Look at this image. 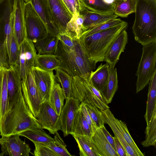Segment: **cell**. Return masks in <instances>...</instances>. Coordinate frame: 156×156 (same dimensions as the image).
Segmentation results:
<instances>
[{
	"mask_svg": "<svg viewBox=\"0 0 156 156\" xmlns=\"http://www.w3.org/2000/svg\"><path fill=\"white\" fill-rule=\"evenodd\" d=\"M53 20L59 33H64L72 16L61 0H48Z\"/></svg>",
	"mask_w": 156,
	"mask_h": 156,
	"instance_id": "16",
	"label": "cell"
},
{
	"mask_svg": "<svg viewBox=\"0 0 156 156\" xmlns=\"http://www.w3.org/2000/svg\"><path fill=\"white\" fill-rule=\"evenodd\" d=\"M39 128L41 127L27 105L23 96L2 119L0 135L19 134Z\"/></svg>",
	"mask_w": 156,
	"mask_h": 156,
	"instance_id": "3",
	"label": "cell"
},
{
	"mask_svg": "<svg viewBox=\"0 0 156 156\" xmlns=\"http://www.w3.org/2000/svg\"><path fill=\"white\" fill-rule=\"evenodd\" d=\"M35 149L34 155L35 156H58L54 151L48 147L40 144L33 142Z\"/></svg>",
	"mask_w": 156,
	"mask_h": 156,
	"instance_id": "43",
	"label": "cell"
},
{
	"mask_svg": "<svg viewBox=\"0 0 156 156\" xmlns=\"http://www.w3.org/2000/svg\"><path fill=\"white\" fill-rule=\"evenodd\" d=\"M65 99L63 90L59 83L55 81L52 90L49 100L51 107L59 115Z\"/></svg>",
	"mask_w": 156,
	"mask_h": 156,
	"instance_id": "31",
	"label": "cell"
},
{
	"mask_svg": "<svg viewBox=\"0 0 156 156\" xmlns=\"http://www.w3.org/2000/svg\"><path fill=\"white\" fill-rule=\"evenodd\" d=\"M80 13L83 16V24L87 30L118 17L114 13L102 14L90 11L86 8Z\"/></svg>",
	"mask_w": 156,
	"mask_h": 156,
	"instance_id": "22",
	"label": "cell"
},
{
	"mask_svg": "<svg viewBox=\"0 0 156 156\" xmlns=\"http://www.w3.org/2000/svg\"><path fill=\"white\" fill-rule=\"evenodd\" d=\"M105 3L108 4L112 3L115 0H103Z\"/></svg>",
	"mask_w": 156,
	"mask_h": 156,
	"instance_id": "50",
	"label": "cell"
},
{
	"mask_svg": "<svg viewBox=\"0 0 156 156\" xmlns=\"http://www.w3.org/2000/svg\"><path fill=\"white\" fill-rule=\"evenodd\" d=\"M20 48L13 37L11 41L9 56L8 58L9 66L16 64Z\"/></svg>",
	"mask_w": 156,
	"mask_h": 156,
	"instance_id": "44",
	"label": "cell"
},
{
	"mask_svg": "<svg viewBox=\"0 0 156 156\" xmlns=\"http://www.w3.org/2000/svg\"><path fill=\"white\" fill-rule=\"evenodd\" d=\"M107 141L116 152L114 137H112L107 130L104 125L101 127Z\"/></svg>",
	"mask_w": 156,
	"mask_h": 156,
	"instance_id": "49",
	"label": "cell"
},
{
	"mask_svg": "<svg viewBox=\"0 0 156 156\" xmlns=\"http://www.w3.org/2000/svg\"><path fill=\"white\" fill-rule=\"evenodd\" d=\"M145 140L141 143L144 147L150 146H156V111L153 113L152 117L147 124L145 132Z\"/></svg>",
	"mask_w": 156,
	"mask_h": 156,
	"instance_id": "35",
	"label": "cell"
},
{
	"mask_svg": "<svg viewBox=\"0 0 156 156\" xmlns=\"http://www.w3.org/2000/svg\"><path fill=\"white\" fill-rule=\"evenodd\" d=\"M124 21L120 18L112 19L99 25L88 29L82 35H89L103 31L121 24Z\"/></svg>",
	"mask_w": 156,
	"mask_h": 156,
	"instance_id": "40",
	"label": "cell"
},
{
	"mask_svg": "<svg viewBox=\"0 0 156 156\" xmlns=\"http://www.w3.org/2000/svg\"><path fill=\"white\" fill-rule=\"evenodd\" d=\"M72 136L78 144L80 156H96L90 144V138L85 136Z\"/></svg>",
	"mask_w": 156,
	"mask_h": 156,
	"instance_id": "38",
	"label": "cell"
},
{
	"mask_svg": "<svg viewBox=\"0 0 156 156\" xmlns=\"http://www.w3.org/2000/svg\"><path fill=\"white\" fill-rule=\"evenodd\" d=\"M25 2L27 3L29 1V0H24Z\"/></svg>",
	"mask_w": 156,
	"mask_h": 156,
	"instance_id": "51",
	"label": "cell"
},
{
	"mask_svg": "<svg viewBox=\"0 0 156 156\" xmlns=\"http://www.w3.org/2000/svg\"><path fill=\"white\" fill-rule=\"evenodd\" d=\"M8 69L0 68V127L2 119L9 111L7 87Z\"/></svg>",
	"mask_w": 156,
	"mask_h": 156,
	"instance_id": "24",
	"label": "cell"
},
{
	"mask_svg": "<svg viewBox=\"0 0 156 156\" xmlns=\"http://www.w3.org/2000/svg\"><path fill=\"white\" fill-rule=\"evenodd\" d=\"M71 97L80 103L90 104L101 111L109 108L100 92L89 78L85 80L77 76L73 77Z\"/></svg>",
	"mask_w": 156,
	"mask_h": 156,
	"instance_id": "5",
	"label": "cell"
},
{
	"mask_svg": "<svg viewBox=\"0 0 156 156\" xmlns=\"http://www.w3.org/2000/svg\"><path fill=\"white\" fill-rule=\"evenodd\" d=\"M29 2L47 26L49 34L56 37L59 32L53 20L48 0H29Z\"/></svg>",
	"mask_w": 156,
	"mask_h": 156,
	"instance_id": "17",
	"label": "cell"
},
{
	"mask_svg": "<svg viewBox=\"0 0 156 156\" xmlns=\"http://www.w3.org/2000/svg\"><path fill=\"white\" fill-rule=\"evenodd\" d=\"M55 55L60 62L59 68L73 77L87 79L96 68V63L90 59L79 39L75 38L72 48L66 46L59 40Z\"/></svg>",
	"mask_w": 156,
	"mask_h": 156,
	"instance_id": "1",
	"label": "cell"
},
{
	"mask_svg": "<svg viewBox=\"0 0 156 156\" xmlns=\"http://www.w3.org/2000/svg\"><path fill=\"white\" fill-rule=\"evenodd\" d=\"M146 111L144 117L147 124L156 111V72L149 81Z\"/></svg>",
	"mask_w": 156,
	"mask_h": 156,
	"instance_id": "27",
	"label": "cell"
},
{
	"mask_svg": "<svg viewBox=\"0 0 156 156\" xmlns=\"http://www.w3.org/2000/svg\"><path fill=\"white\" fill-rule=\"evenodd\" d=\"M69 134L85 136L90 138L92 136L90 129L80 107L76 113Z\"/></svg>",
	"mask_w": 156,
	"mask_h": 156,
	"instance_id": "26",
	"label": "cell"
},
{
	"mask_svg": "<svg viewBox=\"0 0 156 156\" xmlns=\"http://www.w3.org/2000/svg\"><path fill=\"white\" fill-rule=\"evenodd\" d=\"M13 5V0H2L0 1V50L6 48L5 32L12 24Z\"/></svg>",
	"mask_w": 156,
	"mask_h": 156,
	"instance_id": "19",
	"label": "cell"
},
{
	"mask_svg": "<svg viewBox=\"0 0 156 156\" xmlns=\"http://www.w3.org/2000/svg\"><path fill=\"white\" fill-rule=\"evenodd\" d=\"M64 45L69 48H72L74 45L75 38L66 33H59L56 37Z\"/></svg>",
	"mask_w": 156,
	"mask_h": 156,
	"instance_id": "45",
	"label": "cell"
},
{
	"mask_svg": "<svg viewBox=\"0 0 156 156\" xmlns=\"http://www.w3.org/2000/svg\"><path fill=\"white\" fill-rule=\"evenodd\" d=\"M21 80L17 65L15 64L9 66L8 69L7 80L9 111L23 96Z\"/></svg>",
	"mask_w": 156,
	"mask_h": 156,
	"instance_id": "14",
	"label": "cell"
},
{
	"mask_svg": "<svg viewBox=\"0 0 156 156\" xmlns=\"http://www.w3.org/2000/svg\"><path fill=\"white\" fill-rule=\"evenodd\" d=\"M35 118L41 127L48 130L51 134H55L60 130L59 115L51 107L48 101L42 102Z\"/></svg>",
	"mask_w": 156,
	"mask_h": 156,
	"instance_id": "12",
	"label": "cell"
},
{
	"mask_svg": "<svg viewBox=\"0 0 156 156\" xmlns=\"http://www.w3.org/2000/svg\"><path fill=\"white\" fill-rule=\"evenodd\" d=\"M55 70V78L58 80L61 84L65 99L69 98L71 96L73 77L59 68Z\"/></svg>",
	"mask_w": 156,
	"mask_h": 156,
	"instance_id": "36",
	"label": "cell"
},
{
	"mask_svg": "<svg viewBox=\"0 0 156 156\" xmlns=\"http://www.w3.org/2000/svg\"><path fill=\"white\" fill-rule=\"evenodd\" d=\"M114 138L116 152L118 156H128L125 150L118 138L115 136Z\"/></svg>",
	"mask_w": 156,
	"mask_h": 156,
	"instance_id": "48",
	"label": "cell"
},
{
	"mask_svg": "<svg viewBox=\"0 0 156 156\" xmlns=\"http://www.w3.org/2000/svg\"><path fill=\"white\" fill-rule=\"evenodd\" d=\"M55 134L53 142L43 145L50 148L56 153L58 156H72L68 151L66 148V145L57 131Z\"/></svg>",
	"mask_w": 156,
	"mask_h": 156,
	"instance_id": "39",
	"label": "cell"
},
{
	"mask_svg": "<svg viewBox=\"0 0 156 156\" xmlns=\"http://www.w3.org/2000/svg\"><path fill=\"white\" fill-rule=\"evenodd\" d=\"M1 0H0V1Z\"/></svg>",
	"mask_w": 156,
	"mask_h": 156,
	"instance_id": "52",
	"label": "cell"
},
{
	"mask_svg": "<svg viewBox=\"0 0 156 156\" xmlns=\"http://www.w3.org/2000/svg\"><path fill=\"white\" fill-rule=\"evenodd\" d=\"M12 19L13 37L20 48L22 43L27 39L24 19L25 2L24 0H13Z\"/></svg>",
	"mask_w": 156,
	"mask_h": 156,
	"instance_id": "11",
	"label": "cell"
},
{
	"mask_svg": "<svg viewBox=\"0 0 156 156\" xmlns=\"http://www.w3.org/2000/svg\"><path fill=\"white\" fill-rule=\"evenodd\" d=\"M85 105L95 128L97 129L104 125L105 123L101 111L90 104Z\"/></svg>",
	"mask_w": 156,
	"mask_h": 156,
	"instance_id": "41",
	"label": "cell"
},
{
	"mask_svg": "<svg viewBox=\"0 0 156 156\" xmlns=\"http://www.w3.org/2000/svg\"><path fill=\"white\" fill-rule=\"evenodd\" d=\"M101 111L105 124H107L110 127L115 136L118 138L122 144L128 156H137L133 150L124 139L117 127L114 120V116L109 108Z\"/></svg>",
	"mask_w": 156,
	"mask_h": 156,
	"instance_id": "23",
	"label": "cell"
},
{
	"mask_svg": "<svg viewBox=\"0 0 156 156\" xmlns=\"http://www.w3.org/2000/svg\"><path fill=\"white\" fill-rule=\"evenodd\" d=\"M59 41L56 37L49 34L47 37L34 44L38 54L55 55Z\"/></svg>",
	"mask_w": 156,
	"mask_h": 156,
	"instance_id": "29",
	"label": "cell"
},
{
	"mask_svg": "<svg viewBox=\"0 0 156 156\" xmlns=\"http://www.w3.org/2000/svg\"><path fill=\"white\" fill-rule=\"evenodd\" d=\"M90 143L96 156H118L107 141L101 128H98L92 135Z\"/></svg>",
	"mask_w": 156,
	"mask_h": 156,
	"instance_id": "18",
	"label": "cell"
},
{
	"mask_svg": "<svg viewBox=\"0 0 156 156\" xmlns=\"http://www.w3.org/2000/svg\"><path fill=\"white\" fill-rule=\"evenodd\" d=\"M84 7L88 10L104 14L114 13L113 3L108 4L103 0H82Z\"/></svg>",
	"mask_w": 156,
	"mask_h": 156,
	"instance_id": "34",
	"label": "cell"
},
{
	"mask_svg": "<svg viewBox=\"0 0 156 156\" xmlns=\"http://www.w3.org/2000/svg\"><path fill=\"white\" fill-rule=\"evenodd\" d=\"M83 16L76 11L67 24L65 33L73 38L79 39L87 29L84 27Z\"/></svg>",
	"mask_w": 156,
	"mask_h": 156,
	"instance_id": "25",
	"label": "cell"
},
{
	"mask_svg": "<svg viewBox=\"0 0 156 156\" xmlns=\"http://www.w3.org/2000/svg\"><path fill=\"white\" fill-rule=\"evenodd\" d=\"M109 65L108 81L106 87L101 94L108 104L111 103L118 89V79L117 69L115 66Z\"/></svg>",
	"mask_w": 156,
	"mask_h": 156,
	"instance_id": "28",
	"label": "cell"
},
{
	"mask_svg": "<svg viewBox=\"0 0 156 156\" xmlns=\"http://www.w3.org/2000/svg\"><path fill=\"white\" fill-rule=\"evenodd\" d=\"M128 23L125 21L114 27L89 35H82L80 41L90 59L97 63L105 61L106 53L113 41Z\"/></svg>",
	"mask_w": 156,
	"mask_h": 156,
	"instance_id": "4",
	"label": "cell"
},
{
	"mask_svg": "<svg viewBox=\"0 0 156 156\" xmlns=\"http://www.w3.org/2000/svg\"><path fill=\"white\" fill-rule=\"evenodd\" d=\"M128 41L127 32L126 29H124L112 42L106 53L105 61L109 65L115 66L121 54L125 49Z\"/></svg>",
	"mask_w": 156,
	"mask_h": 156,
	"instance_id": "20",
	"label": "cell"
},
{
	"mask_svg": "<svg viewBox=\"0 0 156 156\" xmlns=\"http://www.w3.org/2000/svg\"><path fill=\"white\" fill-rule=\"evenodd\" d=\"M32 68L35 84L42 102L49 101L55 81L53 71L44 70L36 66Z\"/></svg>",
	"mask_w": 156,
	"mask_h": 156,
	"instance_id": "10",
	"label": "cell"
},
{
	"mask_svg": "<svg viewBox=\"0 0 156 156\" xmlns=\"http://www.w3.org/2000/svg\"><path fill=\"white\" fill-rule=\"evenodd\" d=\"M21 84L23 95L25 102L36 117L42 102L35 84L32 67L25 77L22 80Z\"/></svg>",
	"mask_w": 156,
	"mask_h": 156,
	"instance_id": "8",
	"label": "cell"
},
{
	"mask_svg": "<svg viewBox=\"0 0 156 156\" xmlns=\"http://www.w3.org/2000/svg\"><path fill=\"white\" fill-rule=\"evenodd\" d=\"M135 13V41L143 46L156 42V0H136Z\"/></svg>",
	"mask_w": 156,
	"mask_h": 156,
	"instance_id": "2",
	"label": "cell"
},
{
	"mask_svg": "<svg viewBox=\"0 0 156 156\" xmlns=\"http://www.w3.org/2000/svg\"><path fill=\"white\" fill-rule=\"evenodd\" d=\"M60 65V62L56 55H36L35 66L44 70L53 71L59 68Z\"/></svg>",
	"mask_w": 156,
	"mask_h": 156,
	"instance_id": "30",
	"label": "cell"
},
{
	"mask_svg": "<svg viewBox=\"0 0 156 156\" xmlns=\"http://www.w3.org/2000/svg\"><path fill=\"white\" fill-rule=\"evenodd\" d=\"M113 119L123 138L133 150L137 156H144V154L139 149L131 136L126 123L115 118L114 116Z\"/></svg>",
	"mask_w": 156,
	"mask_h": 156,
	"instance_id": "37",
	"label": "cell"
},
{
	"mask_svg": "<svg viewBox=\"0 0 156 156\" xmlns=\"http://www.w3.org/2000/svg\"><path fill=\"white\" fill-rule=\"evenodd\" d=\"M80 107L87 122L89 126L92 135L97 129H96L95 128L85 104L83 103H80Z\"/></svg>",
	"mask_w": 156,
	"mask_h": 156,
	"instance_id": "46",
	"label": "cell"
},
{
	"mask_svg": "<svg viewBox=\"0 0 156 156\" xmlns=\"http://www.w3.org/2000/svg\"><path fill=\"white\" fill-rule=\"evenodd\" d=\"M37 54L33 42L27 38L21 44L16 64L19 66L21 80L27 75L29 70L35 66Z\"/></svg>",
	"mask_w": 156,
	"mask_h": 156,
	"instance_id": "13",
	"label": "cell"
},
{
	"mask_svg": "<svg viewBox=\"0 0 156 156\" xmlns=\"http://www.w3.org/2000/svg\"><path fill=\"white\" fill-rule=\"evenodd\" d=\"M42 128L24 131L19 134L33 142L46 145L54 141V138L48 134Z\"/></svg>",
	"mask_w": 156,
	"mask_h": 156,
	"instance_id": "32",
	"label": "cell"
},
{
	"mask_svg": "<svg viewBox=\"0 0 156 156\" xmlns=\"http://www.w3.org/2000/svg\"><path fill=\"white\" fill-rule=\"evenodd\" d=\"M66 100L65 104L59 115L60 130L63 132L64 137L69 134L73 120L80 104L78 100L71 97Z\"/></svg>",
	"mask_w": 156,
	"mask_h": 156,
	"instance_id": "15",
	"label": "cell"
},
{
	"mask_svg": "<svg viewBox=\"0 0 156 156\" xmlns=\"http://www.w3.org/2000/svg\"><path fill=\"white\" fill-rule=\"evenodd\" d=\"M72 16L76 11L81 13L86 8L82 0H61Z\"/></svg>",
	"mask_w": 156,
	"mask_h": 156,
	"instance_id": "42",
	"label": "cell"
},
{
	"mask_svg": "<svg viewBox=\"0 0 156 156\" xmlns=\"http://www.w3.org/2000/svg\"><path fill=\"white\" fill-rule=\"evenodd\" d=\"M109 65L106 62L101 63L95 71L91 72L89 78L101 94L105 89L108 78Z\"/></svg>",
	"mask_w": 156,
	"mask_h": 156,
	"instance_id": "21",
	"label": "cell"
},
{
	"mask_svg": "<svg viewBox=\"0 0 156 156\" xmlns=\"http://www.w3.org/2000/svg\"><path fill=\"white\" fill-rule=\"evenodd\" d=\"M24 19L27 38L34 43L48 36L47 26L29 2L25 3Z\"/></svg>",
	"mask_w": 156,
	"mask_h": 156,
	"instance_id": "7",
	"label": "cell"
},
{
	"mask_svg": "<svg viewBox=\"0 0 156 156\" xmlns=\"http://www.w3.org/2000/svg\"><path fill=\"white\" fill-rule=\"evenodd\" d=\"M142 53L136 75V93L147 85L156 72V42L143 46Z\"/></svg>",
	"mask_w": 156,
	"mask_h": 156,
	"instance_id": "6",
	"label": "cell"
},
{
	"mask_svg": "<svg viewBox=\"0 0 156 156\" xmlns=\"http://www.w3.org/2000/svg\"><path fill=\"white\" fill-rule=\"evenodd\" d=\"M19 134L2 136L0 138V156H29L31 152L29 145L22 141Z\"/></svg>",
	"mask_w": 156,
	"mask_h": 156,
	"instance_id": "9",
	"label": "cell"
},
{
	"mask_svg": "<svg viewBox=\"0 0 156 156\" xmlns=\"http://www.w3.org/2000/svg\"><path fill=\"white\" fill-rule=\"evenodd\" d=\"M9 67L7 49L5 48L0 50V68L8 69Z\"/></svg>",
	"mask_w": 156,
	"mask_h": 156,
	"instance_id": "47",
	"label": "cell"
},
{
	"mask_svg": "<svg viewBox=\"0 0 156 156\" xmlns=\"http://www.w3.org/2000/svg\"><path fill=\"white\" fill-rule=\"evenodd\" d=\"M114 13L122 17H126L135 12L136 0H115Z\"/></svg>",
	"mask_w": 156,
	"mask_h": 156,
	"instance_id": "33",
	"label": "cell"
}]
</instances>
